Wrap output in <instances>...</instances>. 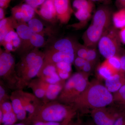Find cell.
Here are the masks:
<instances>
[{
  "instance_id": "obj_1",
  "label": "cell",
  "mask_w": 125,
  "mask_h": 125,
  "mask_svg": "<svg viewBox=\"0 0 125 125\" xmlns=\"http://www.w3.org/2000/svg\"><path fill=\"white\" fill-rule=\"evenodd\" d=\"M113 95L99 81H93L74 102L71 106L76 111H91L106 107L113 102Z\"/></svg>"
},
{
  "instance_id": "obj_2",
  "label": "cell",
  "mask_w": 125,
  "mask_h": 125,
  "mask_svg": "<svg viewBox=\"0 0 125 125\" xmlns=\"http://www.w3.org/2000/svg\"><path fill=\"white\" fill-rule=\"evenodd\" d=\"M76 111L72 106L63 104L56 100L47 103H43L25 120L29 123L39 121L62 122L66 120H72Z\"/></svg>"
},
{
  "instance_id": "obj_3",
  "label": "cell",
  "mask_w": 125,
  "mask_h": 125,
  "mask_svg": "<svg viewBox=\"0 0 125 125\" xmlns=\"http://www.w3.org/2000/svg\"><path fill=\"white\" fill-rule=\"evenodd\" d=\"M88 75L82 72L74 74L65 83L57 99L59 102L71 105L84 91L89 83Z\"/></svg>"
},
{
  "instance_id": "obj_4",
  "label": "cell",
  "mask_w": 125,
  "mask_h": 125,
  "mask_svg": "<svg viewBox=\"0 0 125 125\" xmlns=\"http://www.w3.org/2000/svg\"><path fill=\"white\" fill-rule=\"evenodd\" d=\"M15 59L10 52L0 48V81L10 89L19 90V79L16 70Z\"/></svg>"
},
{
  "instance_id": "obj_5",
  "label": "cell",
  "mask_w": 125,
  "mask_h": 125,
  "mask_svg": "<svg viewBox=\"0 0 125 125\" xmlns=\"http://www.w3.org/2000/svg\"><path fill=\"white\" fill-rule=\"evenodd\" d=\"M121 42L116 29L111 27L105 31L98 42L99 52L106 59L118 56L120 51Z\"/></svg>"
},
{
  "instance_id": "obj_6",
  "label": "cell",
  "mask_w": 125,
  "mask_h": 125,
  "mask_svg": "<svg viewBox=\"0 0 125 125\" xmlns=\"http://www.w3.org/2000/svg\"><path fill=\"white\" fill-rule=\"evenodd\" d=\"M44 52H42L36 60L17 73L19 79V90L28 86L33 78L37 76L44 62Z\"/></svg>"
},
{
  "instance_id": "obj_7",
  "label": "cell",
  "mask_w": 125,
  "mask_h": 125,
  "mask_svg": "<svg viewBox=\"0 0 125 125\" xmlns=\"http://www.w3.org/2000/svg\"><path fill=\"white\" fill-rule=\"evenodd\" d=\"M73 6L75 11V16L79 22L70 25L74 28L79 29L84 26L91 17L94 7L93 2L89 0H74Z\"/></svg>"
},
{
  "instance_id": "obj_8",
  "label": "cell",
  "mask_w": 125,
  "mask_h": 125,
  "mask_svg": "<svg viewBox=\"0 0 125 125\" xmlns=\"http://www.w3.org/2000/svg\"><path fill=\"white\" fill-rule=\"evenodd\" d=\"M120 112L113 108L104 107L93 109L91 114L96 125H113Z\"/></svg>"
},
{
  "instance_id": "obj_9",
  "label": "cell",
  "mask_w": 125,
  "mask_h": 125,
  "mask_svg": "<svg viewBox=\"0 0 125 125\" xmlns=\"http://www.w3.org/2000/svg\"><path fill=\"white\" fill-rule=\"evenodd\" d=\"M11 16L18 23H28L35 17V10L26 3L16 6L11 10Z\"/></svg>"
},
{
  "instance_id": "obj_10",
  "label": "cell",
  "mask_w": 125,
  "mask_h": 125,
  "mask_svg": "<svg viewBox=\"0 0 125 125\" xmlns=\"http://www.w3.org/2000/svg\"><path fill=\"white\" fill-rule=\"evenodd\" d=\"M57 18L62 24L69 22L74 10L70 0H54Z\"/></svg>"
},
{
  "instance_id": "obj_11",
  "label": "cell",
  "mask_w": 125,
  "mask_h": 125,
  "mask_svg": "<svg viewBox=\"0 0 125 125\" xmlns=\"http://www.w3.org/2000/svg\"><path fill=\"white\" fill-rule=\"evenodd\" d=\"M112 15L111 10L108 7H99L94 14L92 24L106 30L111 27Z\"/></svg>"
},
{
  "instance_id": "obj_12",
  "label": "cell",
  "mask_w": 125,
  "mask_h": 125,
  "mask_svg": "<svg viewBox=\"0 0 125 125\" xmlns=\"http://www.w3.org/2000/svg\"><path fill=\"white\" fill-rule=\"evenodd\" d=\"M44 62L55 64L65 62L72 64L75 57V54L48 49L44 52Z\"/></svg>"
},
{
  "instance_id": "obj_13",
  "label": "cell",
  "mask_w": 125,
  "mask_h": 125,
  "mask_svg": "<svg viewBox=\"0 0 125 125\" xmlns=\"http://www.w3.org/2000/svg\"><path fill=\"white\" fill-rule=\"evenodd\" d=\"M106 31L102 28L91 24L83 35L84 46L88 48L94 47L98 44Z\"/></svg>"
},
{
  "instance_id": "obj_14",
  "label": "cell",
  "mask_w": 125,
  "mask_h": 125,
  "mask_svg": "<svg viewBox=\"0 0 125 125\" xmlns=\"http://www.w3.org/2000/svg\"><path fill=\"white\" fill-rule=\"evenodd\" d=\"M15 29L22 42L19 49L22 55L31 50L30 41L33 32L26 23H18Z\"/></svg>"
},
{
  "instance_id": "obj_15",
  "label": "cell",
  "mask_w": 125,
  "mask_h": 125,
  "mask_svg": "<svg viewBox=\"0 0 125 125\" xmlns=\"http://www.w3.org/2000/svg\"><path fill=\"white\" fill-rule=\"evenodd\" d=\"M19 92L24 108L29 113L28 116H30L35 112L43 102L34 94L24 92L23 90H19Z\"/></svg>"
},
{
  "instance_id": "obj_16",
  "label": "cell",
  "mask_w": 125,
  "mask_h": 125,
  "mask_svg": "<svg viewBox=\"0 0 125 125\" xmlns=\"http://www.w3.org/2000/svg\"><path fill=\"white\" fill-rule=\"evenodd\" d=\"M35 11L42 19L51 23L57 20L54 0H46Z\"/></svg>"
},
{
  "instance_id": "obj_17",
  "label": "cell",
  "mask_w": 125,
  "mask_h": 125,
  "mask_svg": "<svg viewBox=\"0 0 125 125\" xmlns=\"http://www.w3.org/2000/svg\"><path fill=\"white\" fill-rule=\"evenodd\" d=\"M78 44L70 39L62 38L54 41L49 49L75 54Z\"/></svg>"
},
{
  "instance_id": "obj_18",
  "label": "cell",
  "mask_w": 125,
  "mask_h": 125,
  "mask_svg": "<svg viewBox=\"0 0 125 125\" xmlns=\"http://www.w3.org/2000/svg\"><path fill=\"white\" fill-rule=\"evenodd\" d=\"M105 86L111 93L117 92L125 85V74L121 71L114 74L105 80Z\"/></svg>"
},
{
  "instance_id": "obj_19",
  "label": "cell",
  "mask_w": 125,
  "mask_h": 125,
  "mask_svg": "<svg viewBox=\"0 0 125 125\" xmlns=\"http://www.w3.org/2000/svg\"><path fill=\"white\" fill-rule=\"evenodd\" d=\"M49 84L38 78L32 80L28 86L32 89L34 94L36 97L43 100L45 97L46 92Z\"/></svg>"
},
{
  "instance_id": "obj_20",
  "label": "cell",
  "mask_w": 125,
  "mask_h": 125,
  "mask_svg": "<svg viewBox=\"0 0 125 125\" xmlns=\"http://www.w3.org/2000/svg\"><path fill=\"white\" fill-rule=\"evenodd\" d=\"M18 22L12 16L6 18L0 21V44L2 45L7 33L11 30H14Z\"/></svg>"
},
{
  "instance_id": "obj_21",
  "label": "cell",
  "mask_w": 125,
  "mask_h": 125,
  "mask_svg": "<svg viewBox=\"0 0 125 125\" xmlns=\"http://www.w3.org/2000/svg\"><path fill=\"white\" fill-rule=\"evenodd\" d=\"M65 83V82L64 81L55 84H49L46 92L45 97L42 100L43 103L56 101L62 91Z\"/></svg>"
},
{
  "instance_id": "obj_22",
  "label": "cell",
  "mask_w": 125,
  "mask_h": 125,
  "mask_svg": "<svg viewBox=\"0 0 125 125\" xmlns=\"http://www.w3.org/2000/svg\"><path fill=\"white\" fill-rule=\"evenodd\" d=\"M27 23L29 27L34 33L40 34L44 36H51L53 33L51 29L49 28H45L42 22L35 17Z\"/></svg>"
},
{
  "instance_id": "obj_23",
  "label": "cell",
  "mask_w": 125,
  "mask_h": 125,
  "mask_svg": "<svg viewBox=\"0 0 125 125\" xmlns=\"http://www.w3.org/2000/svg\"><path fill=\"white\" fill-rule=\"evenodd\" d=\"M116 73L110 67L106 60L99 66L97 69L98 76L101 79L106 80Z\"/></svg>"
},
{
  "instance_id": "obj_24",
  "label": "cell",
  "mask_w": 125,
  "mask_h": 125,
  "mask_svg": "<svg viewBox=\"0 0 125 125\" xmlns=\"http://www.w3.org/2000/svg\"><path fill=\"white\" fill-rule=\"evenodd\" d=\"M112 20L114 27L116 29L125 28V9H120L113 14Z\"/></svg>"
},
{
  "instance_id": "obj_25",
  "label": "cell",
  "mask_w": 125,
  "mask_h": 125,
  "mask_svg": "<svg viewBox=\"0 0 125 125\" xmlns=\"http://www.w3.org/2000/svg\"><path fill=\"white\" fill-rule=\"evenodd\" d=\"M10 100L13 111L16 115L25 109L21 98L19 90H16L12 92L10 95Z\"/></svg>"
},
{
  "instance_id": "obj_26",
  "label": "cell",
  "mask_w": 125,
  "mask_h": 125,
  "mask_svg": "<svg viewBox=\"0 0 125 125\" xmlns=\"http://www.w3.org/2000/svg\"><path fill=\"white\" fill-rule=\"evenodd\" d=\"M30 48L31 49H39L44 47L46 42L44 36L40 34L33 33L30 38Z\"/></svg>"
},
{
  "instance_id": "obj_27",
  "label": "cell",
  "mask_w": 125,
  "mask_h": 125,
  "mask_svg": "<svg viewBox=\"0 0 125 125\" xmlns=\"http://www.w3.org/2000/svg\"><path fill=\"white\" fill-rule=\"evenodd\" d=\"M56 72L57 70L55 64L43 62L37 76L39 78H43L52 75Z\"/></svg>"
},
{
  "instance_id": "obj_28",
  "label": "cell",
  "mask_w": 125,
  "mask_h": 125,
  "mask_svg": "<svg viewBox=\"0 0 125 125\" xmlns=\"http://www.w3.org/2000/svg\"><path fill=\"white\" fill-rule=\"evenodd\" d=\"M105 60L116 73L122 71L120 57L118 56H114L106 59Z\"/></svg>"
},
{
  "instance_id": "obj_29",
  "label": "cell",
  "mask_w": 125,
  "mask_h": 125,
  "mask_svg": "<svg viewBox=\"0 0 125 125\" xmlns=\"http://www.w3.org/2000/svg\"><path fill=\"white\" fill-rule=\"evenodd\" d=\"M17 120L16 115L13 111L3 113V117L0 125H13Z\"/></svg>"
},
{
  "instance_id": "obj_30",
  "label": "cell",
  "mask_w": 125,
  "mask_h": 125,
  "mask_svg": "<svg viewBox=\"0 0 125 125\" xmlns=\"http://www.w3.org/2000/svg\"><path fill=\"white\" fill-rule=\"evenodd\" d=\"M113 102L125 105V85L121 87L113 95Z\"/></svg>"
},
{
  "instance_id": "obj_31",
  "label": "cell",
  "mask_w": 125,
  "mask_h": 125,
  "mask_svg": "<svg viewBox=\"0 0 125 125\" xmlns=\"http://www.w3.org/2000/svg\"><path fill=\"white\" fill-rule=\"evenodd\" d=\"M40 79L50 84L58 83L65 81L64 80H62L61 79L57 72H55L50 76Z\"/></svg>"
},
{
  "instance_id": "obj_32",
  "label": "cell",
  "mask_w": 125,
  "mask_h": 125,
  "mask_svg": "<svg viewBox=\"0 0 125 125\" xmlns=\"http://www.w3.org/2000/svg\"><path fill=\"white\" fill-rule=\"evenodd\" d=\"M88 48L84 45L78 44L75 50V56H78L86 60L88 55Z\"/></svg>"
},
{
  "instance_id": "obj_33",
  "label": "cell",
  "mask_w": 125,
  "mask_h": 125,
  "mask_svg": "<svg viewBox=\"0 0 125 125\" xmlns=\"http://www.w3.org/2000/svg\"><path fill=\"white\" fill-rule=\"evenodd\" d=\"M97 58L98 54L96 49L94 47L88 48L86 60L91 62L94 65L96 64Z\"/></svg>"
},
{
  "instance_id": "obj_34",
  "label": "cell",
  "mask_w": 125,
  "mask_h": 125,
  "mask_svg": "<svg viewBox=\"0 0 125 125\" xmlns=\"http://www.w3.org/2000/svg\"><path fill=\"white\" fill-rule=\"evenodd\" d=\"M0 110H1L3 113L13 111L11 101L7 100L0 103Z\"/></svg>"
},
{
  "instance_id": "obj_35",
  "label": "cell",
  "mask_w": 125,
  "mask_h": 125,
  "mask_svg": "<svg viewBox=\"0 0 125 125\" xmlns=\"http://www.w3.org/2000/svg\"><path fill=\"white\" fill-rule=\"evenodd\" d=\"M6 87L0 81V103L7 100H10V96H8L6 93Z\"/></svg>"
},
{
  "instance_id": "obj_36",
  "label": "cell",
  "mask_w": 125,
  "mask_h": 125,
  "mask_svg": "<svg viewBox=\"0 0 125 125\" xmlns=\"http://www.w3.org/2000/svg\"><path fill=\"white\" fill-rule=\"evenodd\" d=\"M46 0H25V3L29 5L36 10L40 7Z\"/></svg>"
},
{
  "instance_id": "obj_37",
  "label": "cell",
  "mask_w": 125,
  "mask_h": 125,
  "mask_svg": "<svg viewBox=\"0 0 125 125\" xmlns=\"http://www.w3.org/2000/svg\"><path fill=\"white\" fill-rule=\"evenodd\" d=\"M72 64L68 62H62L55 64L56 69L65 71L71 73L72 71Z\"/></svg>"
},
{
  "instance_id": "obj_38",
  "label": "cell",
  "mask_w": 125,
  "mask_h": 125,
  "mask_svg": "<svg viewBox=\"0 0 125 125\" xmlns=\"http://www.w3.org/2000/svg\"><path fill=\"white\" fill-rule=\"evenodd\" d=\"M71 120H66L62 122L39 121L33 123V125H67Z\"/></svg>"
},
{
  "instance_id": "obj_39",
  "label": "cell",
  "mask_w": 125,
  "mask_h": 125,
  "mask_svg": "<svg viewBox=\"0 0 125 125\" xmlns=\"http://www.w3.org/2000/svg\"><path fill=\"white\" fill-rule=\"evenodd\" d=\"M86 61L87 60L85 59L75 56L73 63L77 69L81 71Z\"/></svg>"
},
{
  "instance_id": "obj_40",
  "label": "cell",
  "mask_w": 125,
  "mask_h": 125,
  "mask_svg": "<svg viewBox=\"0 0 125 125\" xmlns=\"http://www.w3.org/2000/svg\"><path fill=\"white\" fill-rule=\"evenodd\" d=\"M18 34L17 32L15 31L14 30H11L7 34V35L5 37L4 42L2 43L1 46L2 44L5 42H11L14 39L18 37Z\"/></svg>"
},
{
  "instance_id": "obj_41",
  "label": "cell",
  "mask_w": 125,
  "mask_h": 125,
  "mask_svg": "<svg viewBox=\"0 0 125 125\" xmlns=\"http://www.w3.org/2000/svg\"><path fill=\"white\" fill-rule=\"evenodd\" d=\"M113 125H125V110L120 112Z\"/></svg>"
},
{
  "instance_id": "obj_42",
  "label": "cell",
  "mask_w": 125,
  "mask_h": 125,
  "mask_svg": "<svg viewBox=\"0 0 125 125\" xmlns=\"http://www.w3.org/2000/svg\"><path fill=\"white\" fill-rule=\"evenodd\" d=\"M94 66L92 63L87 61L81 70L82 72L87 75H88L92 71L93 68Z\"/></svg>"
},
{
  "instance_id": "obj_43",
  "label": "cell",
  "mask_w": 125,
  "mask_h": 125,
  "mask_svg": "<svg viewBox=\"0 0 125 125\" xmlns=\"http://www.w3.org/2000/svg\"><path fill=\"white\" fill-rule=\"evenodd\" d=\"M56 70L57 73L62 80L65 81V80L69 79L70 77V72L57 69H56Z\"/></svg>"
},
{
  "instance_id": "obj_44",
  "label": "cell",
  "mask_w": 125,
  "mask_h": 125,
  "mask_svg": "<svg viewBox=\"0 0 125 125\" xmlns=\"http://www.w3.org/2000/svg\"><path fill=\"white\" fill-rule=\"evenodd\" d=\"M11 42L13 46L14 49L15 51L20 49L22 44V42L19 36L14 39Z\"/></svg>"
},
{
  "instance_id": "obj_45",
  "label": "cell",
  "mask_w": 125,
  "mask_h": 125,
  "mask_svg": "<svg viewBox=\"0 0 125 125\" xmlns=\"http://www.w3.org/2000/svg\"><path fill=\"white\" fill-rule=\"evenodd\" d=\"M27 111L24 109L22 111L16 114V116L18 120L24 121L27 119Z\"/></svg>"
},
{
  "instance_id": "obj_46",
  "label": "cell",
  "mask_w": 125,
  "mask_h": 125,
  "mask_svg": "<svg viewBox=\"0 0 125 125\" xmlns=\"http://www.w3.org/2000/svg\"><path fill=\"white\" fill-rule=\"evenodd\" d=\"M2 46L4 47L5 50L7 52H11L15 51L13 46L11 42L4 43Z\"/></svg>"
},
{
  "instance_id": "obj_47",
  "label": "cell",
  "mask_w": 125,
  "mask_h": 125,
  "mask_svg": "<svg viewBox=\"0 0 125 125\" xmlns=\"http://www.w3.org/2000/svg\"><path fill=\"white\" fill-rule=\"evenodd\" d=\"M118 36L121 42L125 44V27L121 29L118 32Z\"/></svg>"
},
{
  "instance_id": "obj_48",
  "label": "cell",
  "mask_w": 125,
  "mask_h": 125,
  "mask_svg": "<svg viewBox=\"0 0 125 125\" xmlns=\"http://www.w3.org/2000/svg\"><path fill=\"white\" fill-rule=\"evenodd\" d=\"M11 0H0V7L5 9H7Z\"/></svg>"
},
{
  "instance_id": "obj_49",
  "label": "cell",
  "mask_w": 125,
  "mask_h": 125,
  "mask_svg": "<svg viewBox=\"0 0 125 125\" xmlns=\"http://www.w3.org/2000/svg\"><path fill=\"white\" fill-rule=\"evenodd\" d=\"M122 70L125 74V50L120 57Z\"/></svg>"
},
{
  "instance_id": "obj_50",
  "label": "cell",
  "mask_w": 125,
  "mask_h": 125,
  "mask_svg": "<svg viewBox=\"0 0 125 125\" xmlns=\"http://www.w3.org/2000/svg\"><path fill=\"white\" fill-rule=\"evenodd\" d=\"M116 3L119 9H125V0H116Z\"/></svg>"
},
{
  "instance_id": "obj_51",
  "label": "cell",
  "mask_w": 125,
  "mask_h": 125,
  "mask_svg": "<svg viewBox=\"0 0 125 125\" xmlns=\"http://www.w3.org/2000/svg\"><path fill=\"white\" fill-rule=\"evenodd\" d=\"M5 10L3 8L0 7V21L6 18V13Z\"/></svg>"
},
{
  "instance_id": "obj_52",
  "label": "cell",
  "mask_w": 125,
  "mask_h": 125,
  "mask_svg": "<svg viewBox=\"0 0 125 125\" xmlns=\"http://www.w3.org/2000/svg\"><path fill=\"white\" fill-rule=\"evenodd\" d=\"M82 124V123H81L79 121L75 122H73L71 121L67 125H81Z\"/></svg>"
},
{
  "instance_id": "obj_53",
  "label": "cell",
  "mask_w": 125,
  "mask_h": 125,
  "mask_svg": "<svg viewBox=\"0 0 125 125\" xmlns=\"http://www.w3.org/2000/svg\"><path fill=\"white\" fill-rule=\"evenodd\" d=\"M86 125H96L94 122H89Z\"/></svg>"
},
{
  "instance_id": "obj_54",
  "label": "cell",
  "mask_w": 125,
  "mask_h": 125,
  "mask_svg": "<svg viewBox=\"0 0 125 125\" xmlns=\"http://www.w3.org/2000/svg\"><path fill=\"white\" fill-rule=\"evenodd\" d=\"M89 0L93 2V1H102L105 0Z\"/></svg>"
},
{
  "instance_id": "obj_55",
  "label": "cell",
  "mask_w": 125,
  "mask_h": 125,
  "mask_svg": "<svg viewBox=\"0 0 125 125\" xmlns=\"http://www.w3.org/2000/svg\"><path fill=\"white\" fill-rule=\"evenodd\" d=\"M13 125H27V124H25L24 123H19L18 124H14Z\"/></svg>"
},
{
  "instance_id": "obj_56",
  "label": "cell",
  "mask_w": 125,
  "mask_h": 125,
  "mask_svg": "<svg viewBox=\"0 0 125 125\" xmlns=\"http://www.w3.org/2000/svg\"><path fill=\"white\" fill-rule=\"evenodd\" d=\"M83 125V124H82V125Z\"/></svg>"
}]
</instances>
